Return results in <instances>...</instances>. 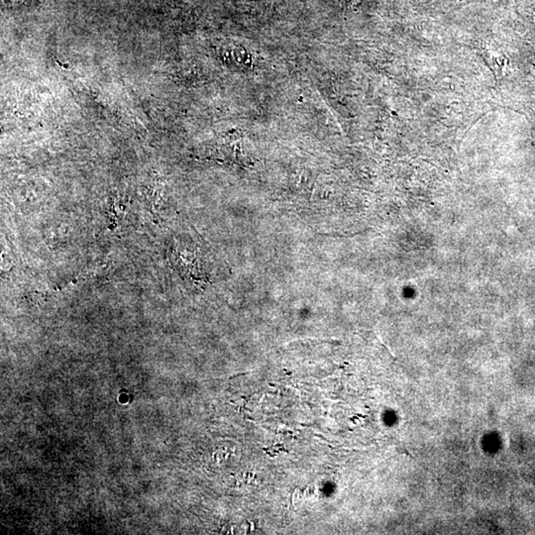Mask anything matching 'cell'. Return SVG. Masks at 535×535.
I'll list each match as a JSON object with an SVG mask.
<instances>
[{
	"label": "cell",
	"mask_w": 535,
	"mask_h": 535,
	"mask_svg": "<svg viewBox=\"0 0 535 535\" xmlns=\"http://www.w3.org/2000/svg\"><path fill=\"white\" fill-rule=\"evenodd\" d=\"M397 450H398V452H399V453L406 454V455H408V456H410V457H412V454L408 453V450H406L405 448V447H403V446L398 447V448H397Z\"/></svg>",
	"instance_id": "obj_3"
},
{
	"label": "cell",
	"mask_w": 535,
	"mask_h": 535,
	"mask_svg": "<svg viewBox=\"0 0 535 535\" xmlns=\"http://www.w3.org/2000/svg\"><path fill=\"white\" fill-rule=\"evenodd\" d=\"M248 374H249V372H247V373L238 374V375H234L230 377V379H235V378H237V377L248 375Z\"/></svg>",
	"instance_id": "obj_4"
},
{
	"label": "cell",
	"mask_w": 535,
	"mask_h": 535,
	"mask_svg": "<svg viewBox=\"0 0 535 535\" xmlns=\"http://www.w3.org/2000/svg\"><path fill=\"white\" fill-rule=\"evenodd\" d=\"M342 3L346 4V6H354L356 4L359 3V2H361L362 0H341Z\"/></svg>",
	"instance_id": "obj_2"
},
{
	"label": "cell",
	"mask_w": 535,
	"mask_h": 535,
	"mask_svg": "<svg viewBox=\"0 0 535 535\" xmlns=\"http://www.w3.org/2000/svg\"><path fill=\"white\" fill-rule=\"evenodd\" d=\"M203 246L188 241H179L174 249L176 266L183 275L196 282H208L206 255Z\"/></svg>",
	"instance_id": "obj_1"
}]
</instances>
